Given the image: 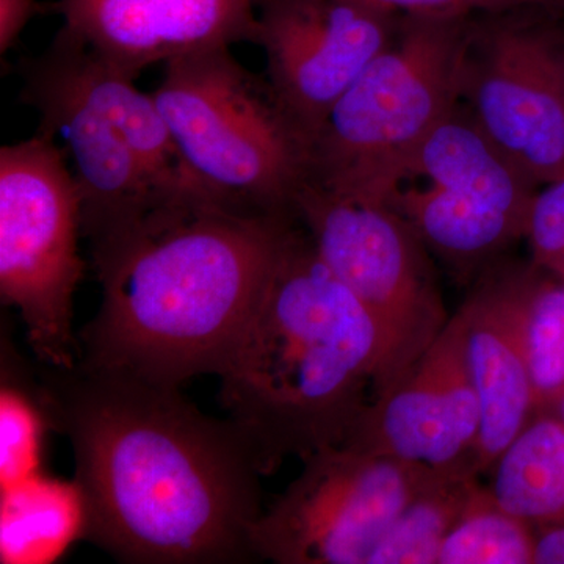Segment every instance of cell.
Listing matches in <instances>:
<instances>
[{"instance_id":"6da1fadb","label":"cell","mask_w":564,"mask_h":564,"mask_svg":"<svg viewBox=\"0 0 564 564\" xmlns=\"http://www.w3.org/2000/svg\"><path fill=\"white\" fill-rule=\"evenodd\" d=\"M47 370L39 395L73 445L93 543L126 563L256 558L262 474L231 422L174 386L82 364Z\"/></svg>"},{"instance_id":"7a4b0ae2","label":"cell","mask_w":564,"mask_h":564,"mask_svg":"<svg viewBox=\"0 0 564 564\" xmlns=\"http://www.w3.org/2000/svg\"><path fill=\"white\" fill-rule=\"evenodd\" d=\"M295 223L207 202L155 207L91 252L102 303L79 364L174 388L220 373Z\"/></svg>"},{"instance_id":"3957f363","label":"cell","mask_w":564,"mask_h":564,"mask_svg":"<svg viewBox=\"0 0 564 564\" xmlns=\"http://www.w3.org/2000/svg\"><path fill=\"white\" fill-rule=\"evenodd\" d=\"M377 326L293 225L221 378L226 421L262 475L350 440L372 402Z\"/></svg>"},{"instance_id":"277c9868","label":"cell","mask_w":564,"mask_h":564,"mask_svg":"<svg viewBox=\"0 0 564 564\" xmlns=\"http://www.w3.org/2000/svg\"><path fill=\"white\" fill-rule=\"evenodd\" d=\"M473 17L403 14L391 46L315 133L307 180L344 198L389 206L410 181L422 144L462 104Z\"/></svg>"},{"instance_id":"5b68a950","label":"cell","mask_w":564,"mask_h":564,"mask_svg":"<svg viewBox=\"0 0 564 564\" xmlns=\"http://www.w3.org/2000/svg\"><path fill=\"white\" fill-rule=\"evenodd\" d=\"M182 159L212 202L251 214L293 215L310 173V144L229 47L165 63L151 93Z\"/></svg>"},{"instance_id":"8992f818","label":"cell","mask_w":564,"mask_h":564,"mask_svg":"<svg viewBox=\"0 0 564 564\" xmlns=\"http://www.w3.org/2000/svg\"><path fill=\"white\" fill-rule=\"evenodd\" d=\"M80 193L61 144L40 132L0 150V295L20 311L32 350L47 369L80 359L73 333Z\"/></svg>"},{"instance_id":"52a82bcc","label":"cell","mask_w":564,"mask_h":564,"mask_svg":"<svg viewBox=\"0 0 564 564\" xmlns=\"http://www.w3.org/2000/svg\"><path fill=\"white\" fill-rule=\"evenodd\" d=\"M293 214L377 326L373 400L402 380L451 321L426 245L391 206L344 198L310 180L293 199Z\"/></svg>"},{"instance_id":"ba28073f","label":"cell","mask_w":564,"mask_h":564,"mask_svg":"<svg viewBox=\"0 0 564 564\" xmlns=\"http://www.w3.org/2000/svg\"><path fill=\"white\" fill-rule=\"evenodd\" d=\"M556 11L519 7L474 14L462 102L533 184L564 176V32Z\"/></svg>"},{"instance_id":"9c48e42d","label":"cell","mask_w":564,"mask_h":564,"mask_svg":"<svg viewBox=\"0 0 564 564\" xmlns=\"http://www.w3.org/2000/svg\"><path fill=\"white\" fill-rule=\"evenodd\" d=\"M389 206L413 226L426 248L459 274L489 265L514 240L525 237L536 184L508 161L456 107L425 140L411 166V180Z\"/></svg>"},{"instance_id":"30bf717a","label":"cell","mask_w":564,"mask_h":564,"mask_svg":"<svg viewBox=\"0 0 564 564\" xmlns=\"http://www.w3.org/2000/svg\"><path fill=\"white\" fill-rule=\"evenodd\" d=\"M426 469L350 444L307 456L252 527L256 560L367 564Z\"/></svg>"},{"instance_id":"8fae6325","label":"cell","mask_w":564,"mask_h":564,"mask_svg":"<svg viewBox=\"0 0 564 564\" xmlns=\"http://www.w3.org/2000/svg\"><path fill=\"white\" fill-rule=\"evenodd\" d=\"M21 76V99L39 113L40 132L73 163L90 252L133 231L165 204L120 129L85 88L68 33L61 29L43 54L24 61Z\"/></svg>"},{"instance_id":"7c38bea8","label":"cell","mask_w":564,"mask_h":564,"mask_svg":"<svg viewBox=\"0 0 564 564\" xmlns=\"http://www.w3.org/2000/svg\"><path fill=\"white\" fill-rule=\"evenodd\" d=\"M267 80L307 144L334 104L391 46L400 14L361 0H254Z\"/></svg>"},{"instance_id":"4fadbf2b","label":"cell","mask_w":564,"mask_h":564,"mask_svg":"<svg viewBox=\"0 0 564 564\" xmlns=\"http://www.w3.org/2000/svg\"><path fill=\"white\" fill-rule=\"evenodd\" d=\"M478 430L480 403L458 310L402 380L375 397L345 444L434 469L474 470Z\"/></svg>"},{"instance_id":"5bb4252c","label":"cell","mask_w":564,"mask_h":564,"mask_svg":"<svg viewBox=\"0 0 564 564\" xmlns=\"http://www.w3.org/2000/svg\"><path fill=\"white\" fill-rule=\"evenodd\" d=\"M63 31L133 80L154 63L254 43V0H58Z\"/></svg>"},{"instance_id":"9a60e30c","label":"cell","mask_w":564,"mask_h":564,"mask_svg":"<svg viewBox=\"0 0 564 564\" xmlns=\"http://www.w3.org/2000/svg\"><path fill=\"white\" fill-rule=\"evenodd\" d=\"M527 270L492 267L459 307L466 321L470 377L480 403L473 455L478 475L492 469L534 417L521 321Z\"/></svg>"},{"instance_id":"2e32d148","label":"cell","mask_w":564,"mask_h":564,"mask_svg":"<svg viewBox=\"0 0 564 564\" xmlns=\"http://www.w3.org/2000/svg\"><path fill=\"white\" fill-rule=\"evenodd\" d=\"M0 562L50 563L77 538L87 534L84 492L76 480L62 481L36 474L2 489Z\"/></svg>"},{"instance_id":"e0dca14e","label":"cell","mask_w":564,"mask_h":564,"mask_svg":"<svg viewBox=\"0 0 564 564\" xmlns=\"http://www.w3.org/2000/svg\"><path fill=\"white\" fill-rule=\"evenodd\" d=\"M494 496L533 527L564 522V423L536 414L492 466Z\"/></svg>"},{"instance_id":"ac0fdd59","label":"cell","mask_w":564,"mask_h":564,"mask_svg":"<svg viewBox=\"0 0 564 564\" xmlns=\"http://www.w3.org/2000/svg\"><path fill=\"white\" fill-rule=\"evenodd\" d=\"M470 467H429L367 564H437L441 547L480 485Z\"/></svg>"},{"instance_id":"d6986e66","label":"cell","mask_w":564,"mask_h":564,"mask_svg":"<svg viewBox=\"0 0 564 564\" xmlns=\"http://www.w3.org/2000/svg\"><path fill=\"white\" fill-rule=\"evenodd\" d=\"M521 321L534 415L549 413L564 395V281L533 263L527 270Z\"/></svg>"},{"instance_id":"ffe728a7","label":"cell","mask_w":564,"mask_h":564,"mask_svg":"<svg viewBox=\"0 0 564 564\" xmlns=\"http://www.w3.org/2000/svg\"><path fill=\"white\" fill-rule=\"evenodd\" d=\"M536 530L478 485L445 536L437 564H534Z\"/></svg>"},{"instance_id":"44dd1931","label":"cell","mask_w":564,"mask_h":564,"mask_svg":"<svg viewBox=\"0 0 564 564\" xmlns=\"http://www.w3.org/2000/svg\"><path fill=\"white\" fill-rule=\"evenodd\" d=\"M51 425L39 393L3 383L0 397V481L2 489L40 474L44 430Z\"/></svg>"},{"instance_id":"7402d4cb","label":"cell","mask_w":564,"mask_h":564,"mask_svg":"<svg viewBox=\"0 0 564 564\" xmlns=\"http://www.w3.org/2000/svg\"><path fill=\"white\" fill-rule=\"evenodd\" d=\"M525 237L533 265L564 281V176L534 195Z\"/></svg>"},{"instance_id":"603a6c76","label":"cell","mask_w":564,"mask_h":564,"mask_svg":"<svg viewBox=\"0 0 564 564\" xmlns=\"http://www.w3.org/2000/svg\"><path fill=\"white\" fill-rule=\"evenodd\" d=\"M375 9L400 14H425V17H473L478 13H492L536 7L530 0H361Z\"/></svg>"},{"instance_id":"cb8c5ba5","label":"cell","mask_w":564,"mask_h":564,"mask_svg":"<svg viewBox=\"0 0 564 564\" xmlns=\"http://www.w3.org/2000/svg\"><path fill=\"white\" fill-rule=\"evenodd\" d=\"M57 11V2L0 0V52L6 55L17 44L29 22L40 14Z\"/></svg>"},{"instance_id":"d4e9b609","label":"cell","mask_w":564,"mask_h":564,"mask_svg":"<svg viewBox=\"0 0 564 564\" xmlns=\"http://www.w3.org/2000/svg\"><path fill=\"white\" fill-rule=\"evenodd\" d=\"M534 564H564V522L563 524L534 527Z\"/></svg>"},{"instance_id":"484cf974","label":"cell","mask_w":564,"mask_h":564,"mask_svg":"<svg viewBox=\"0 0 564 564\" xmlns=\"http://www.w3.org/2000/svg\"><path fill=\"white\" fill-rule=\"evenodd\" d=\"M530 2H532L533 6L541 7V9L564 14V0H530Z\"/></svg>"},{"instance_id":"4316f807","label":"cell","mask_w":564,"mask_h":564,"mask_svg":"<svg viewBox=\"0 0 564 564\" xmlns=\"http://www.w3.org/2000/svg\"><path fill=\"white\" fill-rule=\"evenodd\" d=\"M549 414H554L555 417H558L560 421L564 423V395L555 403V406L549 411Z\"/></svg>"}]
</instances>
